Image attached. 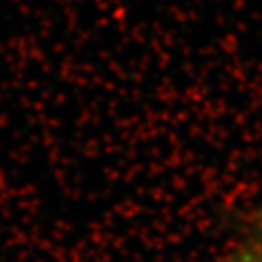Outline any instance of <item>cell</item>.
<instances>
[{
    "mask_svg": "<svg viewBox=\"0 0 262 262\" xmlns=\"http://www.w3.org/2000/svg\"><path fill=\"white\" fill-rule=\"evenodd\" d=\"M215 262H262V204Z\"/></svg>",
    "mask_w": 262,
    "mask_h": 262,
    "instance_id": "6da1fadb",
    "label": "cell"
}]
</instances>
